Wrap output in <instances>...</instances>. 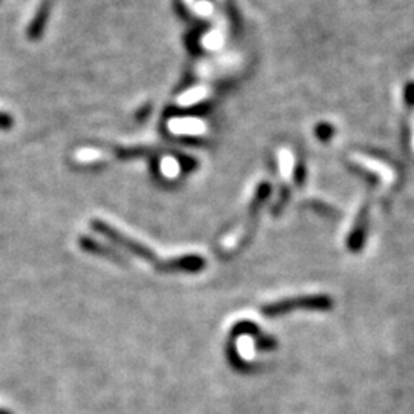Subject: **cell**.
Masks as SVG:
<instances>
[{
    "label": "cell",
    "instance_id": "4",
    "mask_svg": "<svg viewBox=\"0 0 414 414\" xmlns=\"http://www.w3.org/2000/svg\"><path fill=\"white\" fill-rule=\"evenodd\" d=\"M49 11H51V3L48 2V0H45V2L40 5V8H39L37 14H35V17L33 19L30 28H28V37L33 40H37L40 37L43 30H45Z\"/></svg>",
    "mask_w": 414,
    "mask_h": 414
},
{
    "label": "cell",
    "instance_id": "7",
    "mask_svg": "<svg viewBox=\"0 0 414 414\" xmlns=\"http://www.w3.org/2000/svg\"><path fill=\"white\" fill-rule=\"evenodd\" d=\"M80 245H82L86 252L97 253V255L100 253V255L115 257L111 250L106 249V247H103L101 244H97L96 241H92V239H89V238H82V239H80Z\"/></svg>",
    "mask_w": 414,
    "mask_h": 414
},
{
    "label": "cell",
    "instance_id": "10",
    "mask_svg": "<svg viewBox=\"0 0 414 414\" xmlns=\"http://www.w3.org/2000/svg\"><path fill=\"white\" fill-rule=\"evenodd\" d=\"M0 414H10L8 411H3V410H0Z\"/></svg>",
    "mask_w": 414,
    "mask_h": 414
},
{
    "label": "cell",
    "instance_id": "1",
    "mask_svg": "<svg viewBox=\"0 0 414 414\" xmlns=\"http://www.w3.org/2000/svg\"><path fill=\"white\" fill-rule=\"evenodd\" d=\"M335 306L329 295H307L288 297L267 304L261 309V313L267 318H275L281 315L292 313L295 310H310V311H329Z\"/></svg>",
    "mask_w": 414,
    "mask_h": 414
},
{
    "label": "cell",
    "instance_id": "9",
    "mask_svg": "<svg viewBox=\"0 0 414 414\" xmlns=\"http://www.w3.org/2000/svg\"><path fill=\"white\" fill-rule=\"evenodd\" d=\"M12 125H14V120L11 115H8L6 112H0V129L10 130Z\"/></svg>",
    "mask_w": 414,
    "mask_h": 414
},
{
    "label": "cell",
    "instance_id": "3",
    "mask_svg": "<svg viewBox=\"0 0 414 414\" xmlns=\"http://www.w3.org/2000/svg\"><path fill=\"white\" fill-rule=\"evenodd\" d=\"M206 267V261L200 255H184L175 259L163 261L158 264V268L164 272H191L197 273Z\"/></svg>",
    "mask_w": 414,
    "mask_h": 414
},
{
    "label": "cell",
    "instance_id": "8",
    "mask_svg": "<svg viewBox=\"0 0 414 414\" xmlns=\"http://www.w3.org/2000/svg\"><path fill=\"white\" fill-rule=\"evenodd\" d=\"M255 345L259 352H273L278 347V343H276L275 338L263 333V335L255 339Z\"/></svg>",
    "mask_w": 414,
    "mask_h": 414
},
{
    "label": "cell",
    "instance_id": "5",
    "mask_svg": "<svg viewBox=\"0 0 414 414\" xmlns=\"http://www.w3.org/2000/svg\"><path fill=\"white\" fill-rule=\"evenodd\" d=\"M261 335H263V330H261L253 321H249V319H245V321H238L230 330L232 339L239 336H252L253 339H257Z\"/></svg>",
    "mask_w": 414,
    "mask_h": 414
},
{
    "label": "cell",
    "instance_id": "6",
    "mask_svg": "<svg viewBox=\"0 0 414 414\" xmlns=\"http://www.w3.org/2000/svg\"><path fill=\"white\" fill-rule=\"evenodd\" d=\"M227 358H229L230 365L234 367V368H236L238 372H249V370H250V365L247 364V362L241 358V356L238 354L236 348H235V340H234V343H232V340H229V344H227Z\"/></svg>",
    "mask_w": 414,
    "mask_h": 414
},
{
    "label": "cell",
    "instance_id": "2",
    "mask_svg": "<svg viewBox=\"0 0 414 414\" xmlns=\"http://www.w3.org/2000/svg\"><path fill=\"white\" fill-rule=\"evenodd\" d=\"M92 229H94V230H97V232H100L101 235H105L106 238L111 239V241H114L115 244L121 245L123 249H126V250H129V252L135 253L137 257L144 258V259H149V261H154V259H155V255L148 249V247H144L143 244L137 243V241H134V239L128 238L126 235L120 234L119 230H115L114 227H111V226H109V224H106V223H103V221L94 220V221H92Z\"/></svg>",
    "mask_w": 414,
    "mask_h": 414
}]
</instances>
